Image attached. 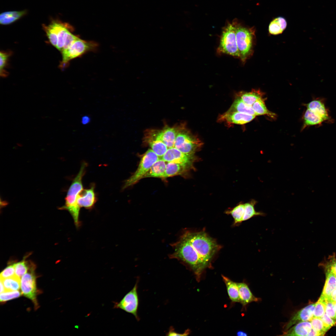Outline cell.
<instances>
[{"mask_svg":"<svg viewBox=\"0 0 336 336\" xmlns=\"http://www.w3.org/2000/svg\"><path fill=\"white\" fill-rule=\"evenodd\" d=\"M172 258L178 259L194 271L197 279L211 262L221 246L205 231H186L174 244Z\"/></svg>","mask_w":336,"mask_h":336,"instance_id":"6da1fadb","label":"cell"},{"mask_svg":"<svg viewBox=\"0 0 336 336\" xmlns=\"http://www.w3.org/2000/svg\"><path fill=\"white\" fill-rule=\"evenodd\" d=\"M87 163L83 162L81 164L80 170L73 180L65 198V204L60 209L68 211L72 216L75 225L77 228L80 226L79 217L80 208L77 203L78 195L83 189L82 179L86 172Z\"/></svg>","mask_w":336,"mask_h":336,"instance_id":"7a4b0ae2","label":"cell"},{"mask_svg":"<svg viewBox=\"0 0 336 336\" xmlns=\"http://www.w3.org/2000/svg\"><path fill=\"white\" fill-rule=\"evenodd\" d=\"M236 36L239 58L244 63L254 53L255 38L254 28L245 27L238 21Z\"/></svg>","mask_w":336,"mask_h":336,"instance_id":"3957f363","label":"cell"},{"mask_svg":"<svg viewBox=\"0 0 336 336\" xmlns=\"http://www.w3.org/2000/svg\"><path fill=\"white\" fill-rule=\"evenodd\" d=\"M237 22V20H234L227 23L223 28L217 49L218 54H226L239 58L236 36Z\"/></svg>","mask_w":336,"mask_h":336,"instance_id":"277c9868","label":"cell"},{"mask_svg":"<svg viewBox=\"0 0 336 336\" xmlns=\"http://www.w3.org/2000/svg\"><path fill=\"white\" fill-rule=\"evenodd\" d=\"M202 145V142L193 134L184 124L179 125L174 147L185 154L194 155L200 149Z\"/></svg>","mask_w":336,"mask_h":336,"instance_id":"5b68a950","label":"cell"},{"mask_svg":"<svg viewBox=\"0 0 336 336\" xmlns=\"http://www.w3.org/2000/svg\"><path fill=\"white\" fill-rule=\"evenodd\" d=\"M160 158L151 149H148L142 156L136 171L125 180L122 189L133 185L143 178L153 164Z\"/></svg>","mask_w":336,"mask_h":336,"instance_id":"8992f818","label":"cell"},{"mask_svg":"<svg viewBox=\"0 0 336 336\" xmlns=\"http://www.w3.org/2000/svg\"><path fill=\"white\" fill-rule=\"evenodd\" d=\"M97 46V43L94 41L82 40L78 37L68 49L61 52L62 61L61 67H65L71 60L88 51L95 50Z\"/></svg>","mask_w":336,"mask_h":336,"instance_id":"52a82bcc","label":"cell"},{"mask_svg":"<svg viewBox=\"0 0 336 336\" xmlns=\"http://www.w3.org/2000/svg\"><path fill=\"white\" fill-rule=\"evenodd\" d=\"M179 128V126L172 127L166 126L162 129L147 130L145 133L144 141L159 140L165 144L168 148L173 147Z\"/></svg>","mask_w":336,"mask_h":336,"instance_id":"ba28073f","label":"cell"},{"mask_svg":"<svg viewBox=\"0 0 336 336\" xmlns=\"http://www.w3.org/2000/svg\"><path fill=\"white\" fill-rule=\"evenodd\" d=\"M35 266L31 261H29V267L27 272L22 277L21 282V289L22 293L26 297L32 301L37 305L36 301L37 289L35 276Z\"/></svg>","mask_w":336,"mask_h":336,"instance_id":"9c48e42d","label":"cell"},{"mask_svg":"<svg viewBox=\"0 0 336 336\" xmlns=\"http://www.w3.org/2000/svg\"><path fill=\"white\" fill-rule=\"evenodd\" d=\"M138 282L133 288L127 293L119 302L114 303V308L121 309L133 315L138 320V315L139 299L138 293Z\"/></svg>","mask_w":336,"mask_h":336,"instance_id":"30bf717a","label":"cell"},{"mask_svg":"<svg viewBox=\"0 0 336 336\" xmlns=\"http://www.w3.org/2000/svg\"><path fill=\"white\" fill-rule=\"evenodd\" d=\"M166 162H173L186 166L190 169L197 160L194 155L185 154L173 147L168 148L164 155L160 158Z\"/></svg>","mask_w":336,"mask_h":336,"instance_id":"8fae6325","label":"cell"},{"mask_svg":"<svg viewBox=\"0 0 336 336\" xmlns=\"http://www.w3.org/2000/svg\"><path fill=\"white\" fill-rule=\"evenodd\" d=\"M97 201L95 191L94 184L90 188L83 189L79 193L77 198V203L81 208L83 207L87 209H92Z\"/></svg>","mask_w":336,"mask_h":336,"instance_id":"7c38bea8","label":"cell"},{"mask_svg":"<svg viewBox=\"0 0 336 336\" xmlns=\"http://www.w3.org/2000/svg\"><path fill=\"white\" fill-rule=\"evenodd\" d=\"M255 116L238 112H229L222 115L219 120L237 124H244L252 121Z\"/></svg>","mask_w":336,"mask_h":336,"instance_id":"4fadbf2b","label":"cell"},{"mask_svg":"<svg viewBox=\"0 0 336 336\" xmlns=\"http://www.w3.org/2000/svg\"><path fill=\"white\" fill-rule=\"evenodd\" d=\"M315 303L310 304L301 309L292 317L286 326L287 329L295 324L302 321H310L314 317Z\"/></svg>","mask_w":336,"mask_h":336,"instance_id":"5bb4252c","label":"cell"},{"mask_svg":"<svg viewBox=\"0 0 336 336\" xmlns=\"http://www.w3.org/2000/svg\"><path fill=\"white\" fill-rule=\"evenodd\" d=\"M321 264L325 267L326 280L320 297L324 299H329L332 292L336 289V275L329 267Z\"/></svg>","mask_w":336,"mask_h":336,"instance_id":"9a60e30c","label":"cell"},{"mask_svg":"<svg viewBox=\"0 0 336 336\" xmlns=\"http://www.w3.org/2000/svg\"><path fill=\"white\" fill-rule=\"evenodd\" d=\"M305 105L307 109L319 115L325 122H331L332 119L323 99L319 98L314 99Z\"/></svg>","mask_w":336,"mask_h":336,"instance_id":"2e32d148","label":"cell"},{"mask_svg":"<svg viewBox=\"0 0 336 336\" xmlns=\"http://www.w3.org/2000/svg\"><path fill=\"white\" fill-rule=\"evenodd\" d=\"M239 289L240 302L244 306L253 302L257 301L259 298L254 296L248 285L244 282L237 283Z\"/></svg>","mask_w":336,"mask_h":336,"instance_id":"e0dca14e","label":"cell"},{"mask_svg":"<svg viewBox=\"0 0 336 336\" xmlns=\"http://www.w3.org/2000/svg\"><path fill=\"white\" fill-rule=\"evenodd\" d=\"M166 162L160 158L153 164L143 178L154 177L164 178L166 164Z\"/></svg>","mask_w":336,"mask_h":336,"instance_id":"ac0fdd59","label":"cell"},{"mask_svg":"<svg viewBox=\"0 0 336 336\" xmlns=\"http://www.w3.org/2000/svg\"><path fill=\"white\" fill-rule=\"evenodd\" d=\"M312 327L311 322L302 321L292 327L285 334L287 336H308Z\"/></svg>","mask_w":336,"mask_h":336,"instance_id":"d6986e66","label":"cell"},{"mask_svg":"<svg viewBox=\"0 0 336 336\" xmlns=\"http://www.w3.org/2000/svg\"><path fill=\"white\" fill-rule=\"evenodd\" d=\"M191 169L188 167L177 163L168 162L166 164L164 178L182 175Z\"/></svg>","mask_w":336,"mask_h":336,"instance_id":"ffe728a7","label":"cell"},{"mask_svg":"<svg viewBox=\"0 0 336 336\" xmlns=\"http://www.w3.org/2000/svg\"><path fill=\"white\" fill-rule=\"evenodd\" d=\"M264 93L260 90L252 89L250 92L241 91L236 94L246 104L252 106L258 100L263 98Z\"/></svg>","mask_w":336,"mask_h":336,"instance_id":"44dd1931","label":"cell"},{"mask_svg":"<svg viewBox=\"0 0 336 336\" xmlns=\"http://www.w3.org/2000/svg\"><path fill=\"white\" fill-rule=\"evenodd\" d=\"M228 295L231 301L234 302H240V298L237 283L228 278L222 275Z\"/></svg>","mask_w":336,"mask_h":336,"instance_id":"7402d4cb","label":"cell"},{"mask_svg":"<svg viewBox=\"0 0 336 336\" xmlns=\"http://www.w3.org/2000/svg\"><path fill=\"white\" fill-rule=\"evenodd\" d=\"M227 111L238 112L257 116L254 111L252 106L246 104L240 98L237 96L230 108Z\"/></svg>","mask_w":336,"mask_h":336,"instance_id":"603a6c76","label":"cell"},{"mask_svg":"<svg viewBox=\"0 0 336 336\" xmlns=\"http://www.w3.org/2000/svg\"><path fill=\"white\" fill-rule=\"evenodd\" d=\"M26 10L6 12L0 15V23L3 25L11 24L19 19L26 13Z\"/></svg>","mask_w":336,"mask_h":336,"instance_id":"cb8c5ba5","label":"cell"},{"mask_svg":"<svg viewBox=\"0 0 336 336\" xmlns=\"http://www.w3.org/2000/svg\"><path fill=\"white\" fill-rule=\"evenodd\" d=\"M303 120V128L308 126L320 125L325 122L320 116L308 109L304 114Z\"/></svg>","mask_w":336,"mask_h":336,"instance_id":"d4e9b609","label":"cell"},{"mask_svg":"<svg viewBox=\"0 0 336 336\" xmlns=\"http://www.w3.org/2000/svg\"><path fill=\"white\" fill-rule=\"evenodd\" d=\"M287 26V22L284 17H276L272 20L269 24V33L272 35L281 34L286 28Z\"/></svg>","mask_w":336,"mask_h":336,"instance_id":"484cf974","label":"cell"},{"mask_svg":"<svg viewBox=\"0 0 336 336\" xmlns=\"http://www.w3.org/2000/svg\"><path fill=\"white\" fill-rule=\"evenodd\" d=\"M245 212V204L241 203L238 204L233 208L225 211L227 214L231 215L234 219V225H236L241 223L243 221V218Z\"/></svg>","mask_w":336,"mask_h":336,"instance_id":"4316f807","label":"cell"},{"mask_svg":"<svg viewBox=\"0 0 336 336\" xmlns=\"http://www.w3.org/2000/svg\"><path fill=\"white\" fill-rule=\"evenodd\" d=\"M257 203L256 200L252 199L249 202L244 203L245 212L243 218V221L254 217L265 216V213L262 212H257L255 210L254 206Z\"/></svg>","mask_w":336,"mask_h":336,"instance_id":"83f0119b","label":"cell"},{"mask_svg":"<svg viewBox=\"0 0 336 336\" xmlns=\"http://www.w3.org/2000/svg\"><path fill=\"white\" fill-rule=\"evenodd\" d=\"M253 109L257 115H267L272 118H275L276 115L268 110L263 98L257 100L252 105Z\"/></svg>","mask_w":336,"mask_h":336,"instance_id":"f1b7e54d","label":"cell"},{"mask_svg":"<svg viewBox=\"0 0 336 336\" xmlns=\"http://www.w3.org/2000/svg\"><path fill=\"white\" fill-rule=\"evenodd\" d=\"M21 278L16 274L5 279L0 278L4 285L5 291H16L19 290L21 286Z\"/></svg>","mask_w":336,"mask_h":336,"instance_id":"f546056e","label":"cell"},{"mask_svg":"<svg viewBox=\"0 0 336 336\" xmlns=\"http://www.w3.org/2000/svg\"><path fill=\"white\" fill-rule=\"evenodd\" d=\"M150 147L151 149L160 157L161 158L168 149L162 142L159 140H150L144 142Z\"/></svg>","mask_w":336,"mask_h":336,"instance_id":"4dcf8cb0","label":"cell"},{"mask_svg":"<svg viewBox=\"0 0 336 336\" xmlns=\"http://www.w3.org/2000/svg\"><path fill=\"white\" fill-rule=\"evenodd\" d=\"M43 27L49 40L54 46L56 48L57 43V33L56 28L52 21L48 25H43Z\"/></svg>","mask_w":336,"mask_h":336,"instance_id":"1f68e13d","label":"cell"},{"mask_svg":"<svg viewBox=\"0 0 336 336\" xmlns=\"http://www.w3.org/2000/svg\"><path fill=\"white\" fill-rule=\"evenodd\" d=\"M310 322L312 329L317 333L318 336L324 335L327 331L320 318L313 317Z\"/></svg>","mask_w":336,"mask_h":336,"instance_id":"d6a6232c","label":"cell"},{"mask_svg":"<svg viewBox=\"0 0 336 336\" xmlns=\"http://www.w3.org/2000/svg\"><path fill=\"white\" fill-rule=\"evenodd\" d=\"M29 267V261L25 260V258L16 263H15V273L21 278L27 271Z\"/></svg>","mask_w":336,"mask_h":336,"instance_id":"836d02e7","label":"cell"},{"mask_svg":"<svg viewBox=\"0 0 336 336\" xmlns=\"http://www.w3.org/2000/svg\"><path fill=\"white\" fill-rule=\"evenodd\" d=\"M325 305V313L326 314L336 321V314L333 302L330 299H324L320 298Z\"/></svg>","mask_w":336,"mask_h":336,"instance_id":"e575fe53","label":"cell"},{"mask_svg":"<svg viewBox=\"0 0 336 336\" xmlns=\"http://www.w3.org/2000/svg\"><path fill=\"white\" fill-rule=\"evenodd\" d=\"M21 293L18 291H6L0 293L1 302H5L16 298L21 295Z\"/></svg>","mask_w":336,"mask_h":336,"instance_id":"d590c367","label":"cell"},{"mask_svg":"<svg viewBox=\"0 0 336 336\" xmlns=\"http://www.w3.org/2000/svg\"><path fill=\"white\" fill-rule=\"evenodd\" d=\"M325 312V305L320 298L315 303L314 311V317L321 318Z\"/></svg>","mask_w":336,"mask_h":336,"instance_id":"8d00e7d4","label":"cell"},{"mask_svg":"<svg viewBox=\"0 0 336 336\" xmlns=\"http://www.w3.org/2000/svg\"><path fill=\"white\" fill-rule=\"evenodd\" d=\"M322 264L329 267L336 275V254L333 253L324 259Z\"/></svg>","mask_w":336,"mask_h":336,"instance_id":"74e56055","label":"cell"},{"mask_svg":"<svg viewBox=\"0 0 336 336\" xmlns=\"http://www.w3.org/2000/svg\"><path fill=\"white\" fill-rule=\"evenodd\" d=\"M15 264H10L5 268L0 273V278L5 279L12 277L15 274Z\"/></svg>","mask_w":336,"mask_h":336,"instance_id":"f35d334b","label":"cell"},{"mask_svg":"<svg viewBox=\"0 0 336 336\" xmlns=\"http://www.w3.org/2000/svg\"><path fill=\"white\" fill-rule=\"evenodd\" d=\"M0 75L2 76H5L6 74L4 68L6 65L9 54L7 53L0 52Z\"/></svg>","mask_w":336,"mask_h":336,"instance_id":"ab89813d","label":"cell"},{"mask_svg":"<svg viewBox=\"0 0 336 336\" xmlns=\"http://www.w3.org/2000/svg\"><path fill=\"white\" fill-rule=\"evenodd\" d=\"M320 318L327 331L334 325L336 323L335 321L328 316L325 312Z\"/></svg>","mask_w":336,"mask_h":336,"instance_id":"60d3db41","label":"cell"},{"mask_svg":"<svg viewBox=\"0 0 336 336\" xmlns=\"http://www.w3.org/2000/svg\"><path fill=\"white\" fill-rule=\"evenodd\" d=\"M190 332L189 329H187L182 334L177 333L175 332L173 328H170L169 331L167 333L168 336H187L188 335Z\"/></svg>","mask_w":336,"mask_h":336,"instance_id":"b9f144b4","label":"cell"},{"mask_svg":"<svg viewBox=\"0 0 336 336\" xmlns=\"http://www.w3.org/2000/svg\"><path fill=\"white\" fill-rule=\"evenodd\" d=\"M90 120L89 116L85 115L82 117L81 122L83 124H86L90 122Z\"/></svg>","mask_w":336,"mask_h":336,"instance_id":"7bdbcfd3","label":"cell"},{"mask_svg":"<svg viewBox=\"0 0 336 336\" xmlns=\"http://www.w3.org/2000/svg\"><path fill=\"white\" fill-rule=\"evenodd\" d=\"M330 299L333 302H336V289L332 293L330 297Z\"/></svg>","mask_w":336,"mask_h":336,"instance_id":"ee69618b","label":"cell"},{"mask_svg":"<svg viewBox=\"0 0 336 336\" xmlns=\"http://www.w3.org/2000/svg\"><path fill=\"white\" fill-rule=\"evenodd\" d=\"M236 335L238 336H247V334L244 331L240 330L236 333Z\"/></svg>","mask_w":336,"mask_h":336,"instance_id":"f6af8a7d","label":"cell"},{"mask_svg":"<svg viewBox=\"0 0 336 336\" xmlns=\"http://www.w3.org/2000/svg\"><path fill=\"white\" fill-rule=\"evenodd\" d=\"M308 336H318V335L317 333L312 328Z\"/></svg>","mask_w":336,"mask_h":336,"instance_id":"bcb514c9","label":"cell"},{"mask_svg":"<svg viewBox=\"0 0 336 336\" xmlns=\"http://www.w3.org/2000/svg\"><path fill=\"white\" fill-rule=\"evenodd\" d=\"M5 290L2 281L0 280V293L5 292Z\"/></svg>","mask_w":336,"mask_h":336,"instance_id":"7dc6e473","label":"cell"},{"mask_svg":"<svg viewBox=\"0 0 336 336\" xmlns=\"http://www.w3.org/2000/svg\"><path fill=\"white\" fill-rule=\"evenodd\" d=\"M333 303L334 304V308L335 312L336 314V302H333Z\"/></svg>","mask_w":336,"mask_h":336,"instance_id":"c3c4849f","label":"cell"}]
</instances>
